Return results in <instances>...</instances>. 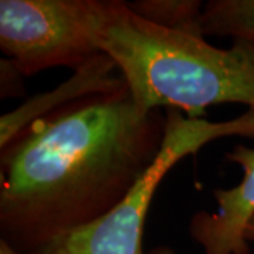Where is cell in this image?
Masks as SVG:
<instances>
[{
    "instance_id": "3",
    "label": "cell",
    "mask_w": 254,
    "mask_h": 254,
    "mask_svg": "<svg viewBox=\"0 0 254 254\" xmlns=\"http://www.w3.org/2000/svg\"><path fill=\"white\" fill-rule=\"evenodd\" d=\"M167 125L161 150L133 188L106 216L89 226L60 237L34 254H144L143 235L147 213L167 174L188 155L223 137L254 140V110L240 116L209 122L187 118L180 110H165ZM153 254H175L160 247Z\"/></svg>"
},
{
    "instance_id": "8",
    "label": "cell",
    "mask_w": 254,
    "mask_h": 254,
    "mask_svg": "<svg viewBox=\"0 0 254 254\" xmlns=\"http://www.w3.org/2000/svg\"><path fill=\"white\" fill-rule=\"evenodd\" d=\"M131 13L145 21L188 34H200L203 4L198 0H137L126 1Z\"/></svg>"
},
{
    "instance_id": "10",
    "label": "cell",
    "mask_w": 254,
    "mask_h": 254,
    "mask_svg": "<svg viewBox=\"0 0 254 254\" xmlns=\"http://www.w3.org/2000/svg\"><path fill=\"white\" fill-rule=\"evenodd\" d=\"M245 237L249 243H254V216L252 218V220L247 223V226H246Z\"/></svg>"
},
{
    "instance_id": "6",
    "label": "cell",
    "mask_w": 254,
    "mask_h": 254,
    "mask_svg": "<svg viewBox=\"0 0 254 254\" xmlns=\"http://www.w3.org/2000/svg\"><path fill=\"white\" fill-rule=\"evenodd\" d=\"M115 63L106 54H99L85 64L55 89L40 93L0 118V150L6 148L33 123L53 115L92 95L108 93L125 86L126 82Z\"/></svg>"
},
{
    "instance_id": "2",
    "label": "cell",
    "mask_w": 254,
    "mask_h": 254,
    "mask_svg": "<svg viewBox=\"0 0 254 254\" xmlns=\"http://www.w3.org/2000/svg\"><path fill=\"white\" fill-rule=\"evenodd\" d=\"M98 46L143 112L174 109L205 119L208 108L222 103L254 110L253 41L233 38L219 48L203 36L145 21L126 1L102 0Z\"/></svg>"
},
{
    "instance_id": "4",
    "label": "cell",
    "mask_w": 254,
    "mask_h": 254,
    "mask_svg": "<svg viewBox=\"0 0 254 254\" xmlns=\"http://www.w3.org/2000/svg\"><path fill=\"white\" fill-rule=\"evenodd\" d=\"M102 0H0V48L23 76L79 69L102 54Z\"/></svg>"
},
{
    "instance_id": "5",
    "label": "cell",
    "mask_w": 254,
    "mask_h": 254,
    "mask_svg": "<svg viewBox=\"0 0 254 254\" xmlns=\"http://www.w3.org/2000/svg\"><path fill=\"white\" fill-rule=\"evenodd\" d=\"M226 158L242 168V180L232 188L213 190L216 210L195 212L188 232L203 254H250L245 230L254 216V147L235 144Z\"/></svg>"
},
{
    "instance_id": "7",
    "label": "cell",
    "mask_w": 254,
    "mask_h": 254,
    "mask_svg": "<svg viewBox=\"0 0 254 254\" xmlns=\"http://www.w3.org/2000/svg\"><path fill=\"white\" fill-rule=\"evenodd\" d=\"M200 34L245 38L254 43V0H209L203 4Z\"/></svg>"
},
{
    "instance_id": "1",
    "label": "cell",
    "mask_w": 254,
    "mask_h": 254,
    "mask_svg": "<svg viewBox=\"0 0 254 254\" xmlns=\"http://www.w3.org/2000/svg\"><path fill=\"white\" fill-rule=\"evenodd\" d=\"M165 125L127 85L33 123L0 150V240L34 254L106 216L157 158Z\"/></svg>"
},
{
    "instance_id": "9",
    "label": "cell",
    "mask_w": 254,
    "mask_h": 254,
    "mask_svg": "<svg viewBox=\"0 0 254 254\" xmlns=\"http://www.w3.org/2000/svg\"><path fill=\"white\" fill-rule=\"evenodd\" d=\"M1 69V98H14L23 92V75L10 60L0 61Z\"/></svg>"
},
{
    "instance_id": "11",
    "label": "cell",
    "mask_w": 254,
    "mask_h": 254,
    "mask_svg": "<svg viewBox=\"0 0 254 254\" xmlns=\"http://www.w3.org/2000/svg\"><path fill=\"white\" fill-rule=\"evenodd\" d=\"M0 254H24V253H21V252L16 250V249H14V247H11L9 243H6V242L0 240Z\"/></svg>"
}]
</instances>
